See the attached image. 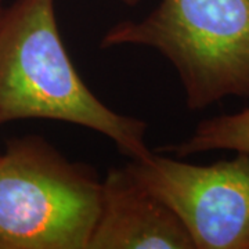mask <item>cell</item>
I'll return each mask as SVG.
<instances>
[{
  "instance_id": "1",
  "label": "cell",
  "mask_w": 249,
  "mask_h": 249,
  "mask_svg": "<svg viewBox=\"0 0 249 249\" xmlns=\"http://www.w3.org/2000/svg\"><path fill=\"white\" fill-rule=\"evenodd\" d=\"M22 119L79 124L142 160L147 124L118 114L93 94L62 43L54 0H16L0 13V126Z\"/></svg>"
},
{
  "instance_id": "2",
  "label": "cell",
  "mask_w": 249,
  "mask_h": 249,
  "mask_svg": "<svg viewBox=\"0 0 249 249\" xmlns=\"http://www.w3.org/2000/svg\"><path fill=\"white\" fill-rule=\"evenodd\" d=\"M100 46H145L178 72L186 106L249 98V0H160L140 21L109 28Z\"/></svg>"
},
{
  "instance_id": "3",
  "label": "cell",
  "mask_w": 249,
  "mask_h": 249,
  "mask_svg": "<svg viewBox=\"0 0 249 249\" xmlns=\"http://www.w3.org/2000/svg\"><path fill=\"white\" fill-rule=\"evenodd\" d=\"M101 206V178L29 136L0 155V249H88Z\"/></svg>"
},
{
  "instance_id": "4",
  "label": "cell",
  "mask_w": 249,
  "mask_h": 249,
  "mask_svg": "<svg viewBox=\"0 0 249 249\" xmlns=\"http://www.w3.org/2000/svg\"><path fill=\"white\" fill-rule=\"evenodd\" d=\"M126 168L176 213L194 249H249V154L194 165L151 152Z\"/></svg>"
},
{
  "instance_id": "5",
  "label": "cell",
  "mask_w": 249,
  "mask_h": 249,
  "mask_svg": "<svg viewBox=\"0 0 249 249\" xmlns=\"http://www.w3.org/2000/svg\"><path fill=\"white\" fill-rule=\"evenodd\" d=\"M194 249L176 213L124 168L101 180V206L88 249Z\"/></svg>"
},
{
  "instance_id": "6",
  "label": "cell",
  "mask_w": 249,
  "mask_h": 249,
  "mask_svg": "<svg viewBox=\"0 0 249 249\" xmlns=\"http://www.w3.org/2000/svg\"><path fill=\"white\" fill-rule=\"evenodd\" d=\"M231 150L249 154V108L235 114L204 119L184 142L160 147V152H170L183 158L196 152Z\"/></svg>"
},
{
  "instance_id": "7",
  "label": "cell",
  "mask_w": 249,
  "mask_h": 249,
  "mask_svg": "<svg viewBox=\"0 0 249 249\" xmlns=\"http://www.w3.org/2000/svg\"><path fill=\"white\" fill-rule=\"evenodd\" d=\"M122 3H124V4H127V6H136L140 0H121Z\"/></svg>"
},
{
  "instance_id": "8",
  "label": "cell",
  "mask_w": 249,
  "mask_h": 249,
  "mask_svg": "<svg viewBox=\"0 0 249 249\" xmlns=\"http://www.w3.org/2000/svg\"><path fill=\"white\" fill-rule=\"evenodd\" d=\"M4 9V7H3V0H0V13H1V10Z\"/></svg>"
}]
</instances>
